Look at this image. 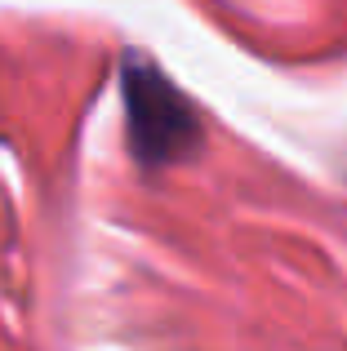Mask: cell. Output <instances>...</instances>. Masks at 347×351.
Instances as JSON below:
<instances>
[{"label": "cell", "mask_w": 347, "mask_h": 351, "mask_svg": "<svg viewBox=\"0 0 347 351\" xmlns=\"http://www.w3.org/2000/svg\"><path fill=\"white\" fill-rule=\"evenodd\" d=\"M121 85H125V116H130V143L143 165H169L196 147L200 138L196 112L143 53L125 58Z\"/></svg>", "instance_id": "6da1fadb"}]
</instances>
